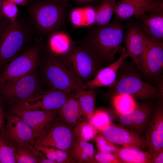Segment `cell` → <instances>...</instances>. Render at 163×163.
I'll list each match as a JSON object with an SVG mask.
<instances>
[{"instance_id": "obj_1", "label": "cell", "mask_w": 163, "mask_h": 163, "mask_svg": "<svg viewBox=\"0 0 163 163\" xmlns=\"http://www.w3.org/2000/svg\"><path fill=\"white\" fill-rule=\"evenodd\" d=\"M124 38L121 26L110 23L89 32L78 44L89 51L102 65L114 59Z\"/></svg>"}, {"instance_id": "obj_2", "label": "cell", "mask_w": 163, "mask_h": 163, "mask_svg": "<svg viewBox=\"0 0 163 163\" xmlns=\"http://www.w3.org/2000/svg\"><path fill=\"white\" fill-rule=\"evenodd\" d=\"M26 6L34 28L43 37L62 30L69 14L66 4L48 0H29Z\"/></svg>"}, {"instance_id": "obj_3", "label": "cell", "mask_w": 163, "mask_h": 163, "mask_svg": "<svg viewBox=\"0 0 163 163\" xmlns=\"http://www.w3.org/2000/svg\"><path fill=\"white\" fill-rule=\"evenodd\" d=\"M18 17L9 20L0 32V72L21 53L31 38L33 27Z\"/></svg>"}, {"instance_id": "obj_4", "label": "cell", "mask_w": 163, "mask_h": 163, "mask_svg": "<svg viewBox=\"0 0 163 163\" xmlns=\"http://www.w3.org/2000/svg\"><path fill=\"white\" fill-rule=\"evenodd\" d=\"M41 62L40 77L43 87L46 88L45 90H55L72 93L78 86L83 87L62 59L47 54Z\"/></svg>"}, {"instance_id": "obj_5", "label": "cell", "mask_w": 163, "mask_h": 163, "mask_svg": "<svg viewBox=\"0 0 163 163\" xmlns=\"http://www.w3.org/2000/svg\"><path fill=\"white\" fill-rule=\"evenodd\" d=\"M36 71L0 85V98L12 105L27 100L44 90Z\"/></svg>"}, {"instance_id": "obj_6", "label": "cell", "mask_w": 163, "mask_h": 163, "mask_svg": "<svg viewBox=\"0 0 163 163\" xmlns=\"http://www.w3.org/2000/svg\"><path fill=\"white\" fill-rule=\"evenodd\" d=\"M62 59L83 88L93 78L102 66L89 51L79 44H75Z\"/></svg>"}, {"instance_id": "obj_7", "label": "cell", "mask_w": 163, "mask_h": 163, "mask_svg": "<svg viewBox=\"0 0 163 163\" xmlns=\"http://www.w3.org/2000/svg\"><path fill=\"white\" fill-rule=\"evenodd\" d=\"M42 48L40 40L8 63L0 72V85L36 71L41 61Z\"/></svg>"}, {"instance_id": "obj_8", "label": "cell", "mask_w": 163, "mask_h": 163, "mask_svg": "<svg viewBox=\"0 0 163 163\" xmlns=\"http://www.w3.org/2000/svg\"><path fill=\"white\" fill-rule=\"evenodd\" d=\"M123 74L116 78L113 84L117 94L129 95L143 100L152 99L160 96V91L157 87L144 81L135 72Z\"/></svg>"}, {"instance_id": "obj_9", "label": "cell", "mask_w": 163, "mask_h": 163, "mask_svg": "<svg viewBox=\"0 0 163 163\" xmlns=\"http://www.w3.org/2000/svg\"><path fill=\"white\" fill-rule=\"evenodd\" d=\"M54 120L37 140L36 146L55 147L70 152L76 137L74 129L59 120L54 122Z\"/></svg>"}, {"instance_id": "obj_10", "label": "cell", "mask_w": 163, "mask_h": 163, "mask_svg": "<svg viewBox=\"0 0 163 163\" xmlns=\"http://www.w3.org/2000/svg\"><path fill=\"white\" fill-rule=\"evenodd\" d=\"M56 111L28 109L16 104L12 106L11 112L21 117L32 129L35 138H38L47 126L55 119Z\"/></svg>"}, {"instance_id": "obj_11", "label": "cell", "mask_w": 163, "mask_h": 163, "mask_svg": "<svg viewBox=\"0 0 163 163\" xmlns=\"http://www.w3.org/2000/svg\"><path fill=\"white\" fill-rule=\"evenodd\" d=\"M143 34L145 48L140 68L148 77L156 78L159 75L163 69V43L152 39Z\"/></svg>"}, {"instance_id": "obj_12", "label": "cell", "mask_w": 163, "mask_h": 163, "mask_svg": "<svg viewBox=\"0 0 163 163\" xmlns=\"http://www.w3.org/2000/svg\"><path fill=\"white\" fill-rule=\"evenodd\" d=\"M72 93L55 90H44L33 97L17 104L28 109L56 110L61 108Z\"/></svg>"}, {"instance_id": "obj_13", "label": "cell", "mask_w": 163, "mask_h": 163, "mask_svg": "<svg viewBox=\"0 0 163 163\" xmlns=\"http://www.w3.org/2000/svg\"><path fill=\"white\" fill-rule=\"evenodd\" d=\"M11 113L6 117L5 136L19 146L30 147V144L34 143L35 138L32 130L21 117Z\"/></svg>"}, {"instance_id": "obj_14", "label": "cell", "mask_w": 163, "mask_h": 163, "mask_svg": "<svg viewBox=\"0 0 163 163\" xmlns=\"http://www.w3.org/2000/svg\"><path fill=\"white\" fill-rule=\"evenodd\" d=\"M145 147L152 157L163 151V110L161 104L157 107L146 129Z\"/></svg>"}, {"instance_id": "obj_15", "label": "cell", "mask_w": 163, "mask_h": 163, "mask_svg": "<svg viewBox=\"0 0 163 163\" xmlns=\"http://www.w3.org/2000/svg\"><path fill=\"white\" fill-rule=\"evenodd\" d=\"M101 131V135L107 139L123 147L141 149L145 148L144 138L121 125L111 123Z\"/></svg>"}, {"instance_id": "obj_16", "label": "cell", "mask_w": 163, "mask_h": 163, "mask_svg": "<svg viewBox=\"0 0 163 163\" xmlns=\"http://www.w3.org/2000/svg\"><path fill=\"white\" fill-rule=\"evenodd\" d=\"M152 110V108L149 105L137 106L128 112L119 113V122L121 125L140 136L149 125Z\"/></svg>"}, {"instance_id": "obj_17", "label": "cell", "mask_w": 163, "mask_h": 163, "mask_svg": "<svg viewBox=\"0 0 163 163\" xmlns=\"http://www.w3.org/2000/svg\"><path fill=\"white\" fill-rule=\"evenodd\" d=\"M128 57L126 52L122 53L115 62L100 69L93 78L84 86L85 89H94L95 88L112 85L117 78L118 69L124 59Z\"/></svg>"}, {"instance_id": "obj_18", "label": "cell", "mask_w": 163, "mask_h": 163, "mask_svg": "<svg viewBox=\"0 0 163 163\" xmlns=\"http://www.w3.org/2000/svg\"><path fill=\"white\" fill-rule=\"evenodd\" d=\"M126 51L128 57L133 60L140 68L144 53L145 41L143 33L136 25L130 27L127 30L124 38Z\"/></svg>"}, {"instance_id": "obj_19", "label": "cell", "mask_w": 163, "mask_h": 163, "mask_svg": "<svg viewBox=\"0 0 163 163\" xmlns=\"http://www.w3.org/2000/svg\"><path fill=\"white\" fill-rule=\"evenodd\" d=\"M47 37V54L61 59L69 53L75 45L70 36L62 30L54 31Z\"/></svg>"}, {"instance_id": "obj_20", "label": "cell", "mask_w": 163, "mask_h": 163, "mask_svg": "<svg viewBox=\"0 0 163 163\" xmlns=\"http://www.w3.org/2000/svg\"><path fill=\"white\" fill-rule=\"evenodd\" d=\"M57 110L59 120L74 129L81 122V117L85 116L78 101L73 95Z\"/></svg>"}, {"instance_id": "obj_21", "label": "cell", "mask_w": 163, "mask_h": 163, "mask_svg": "<svg viewBox=\"0 0 163 163\" xmlns=\"http://www.w3.org/2000/svg\"><path fill=\"white\" fill-rule=\"evenodd\" d=\"M144 19L142 28L144 34L153 40L162 41L163 38V7L153 11Z\"/></svg>"}, {"instance_id": "obj_22", "label": "cell", "mask_w": 163, "mask_h": 163, "mask_svg": "<svg viewBox=\"0 0 163 163\" xmlns=\"http://www.w3.org/2000/svg\"><path fill=\"white\" fill-rule=\"evenodd\" d=\"M163 7L162 1H157L149 6H140L120 1L116 3L114 13L119 18L122 19L129 18L134 16L142 15L151 12Z\"/></svg>"}, {"instance_id": "obj_23", "label": "cell", "mask_w": 163, "mask_h": 163, "mask_svg": "<svg viewBox=\"0 0 163 163\" xmlns=\"http://www.w3.org/2000/svg\"><path fill=\"white\" fill-rule=\"evenodd\" d=\"M70 152L72 159L79 163H97L94 158L93 145L78 138H75Z\"/></svg>"}, {"instance_id": "obj_24", "label": "cell", "mask_w": 163, "mask_h": 163, "mask_svg": "<svg viewBox=\"0 0 163 163\" xmlns=\"http://www.w3.org/2000/svg\"><path fill=\"white\" fill-rule=\"evenodd\" d=\"M114 153L120 163H150L152 157L148 152L135 148H118Z\"/></svg>"}, {"instance_id": "obj_25", "label": "cell", "mask_w": 163, "mask_h": 163, "mask_svg": "<svg viewBox=\"0 0 163 163\" xmlns=\"http://www.w3.org/2000/svg\"><path fill=\"white\" fill-rule=\"evenodd\" d=\"M69 14L72 24L76 27L90 26L96 23L95 8L92 6L74 9Z\"/></svg>"}, {"instance_id": "obj_26", "label": "cell", "mask_w": 163, "mask_h": 163, "mask_svg": "<svg viewBox=\"0 0 163 163\" xmlns=\"http://www.w3.org/2000/svg\"><path fill=\"white\" fill-rule=\"evenodd\" d=\"M93 90H86L83 87L78 86L72 94L78 101L85 116L89 121L94 112L95 99Z\"/></svg>"}, {"instance_id": "obj_27", "label": "cell", "mask_w": 163, "mask_h": 163, "mask_svg": "<svg viewBox=\"0 0 163 163\" xmlns=\"http://www.w3.org/2000/svg\"><path fill=\"white\" fill-rule=\"evenodd\" d=\"M116 4L115 0H101L95 8V24L98 27H102L110 23Z\"/></svg>"}, {"instance_id": "obj_28", "label": "cell", "mask_w": 163, "mask_h": 163, "mask_svg": "<svg viewBox=\"0 0 163 163\" xmlns=\"http://www.w3.org/2000/svg\"><path fill=\"white\" fill-rule=\"evenodd\" d=\"M37 150L45 154L48 159L55 163H70L73 161L70 153L67 151L56 149L52 147L38 145L36 146Z\"/></svg>"}, {"instance_id": "obj_29", "label": "cell", "mask_w": 163, "mask_h": 163, "mask_svg": "<svg viewBox=\"0 0 163 163\" xmlns=\"http://www.w3.org/2000/svg\"><path fill=\"white\" fill-rule=\"evenodd\" d=\"M4 133L0 132V163H16L15 149Z\"/></svg>"}, {"instance_id": "obj_30", "label": "cell", "mask_w": 163, "mask_h": 163, "mask_svg": "<svg viewBox=\"0 0 163 163\" xmlns=\"http://www.w3.org/2000/svg\"><path fill=\"white\" fill-rule=\"evenodd\" d=\"M113 104L120 114L128 112L137 106L134 98L130 96L124 94H117L114 98Z\"/></svg>"}, {"instance_id": "obj_31", "label": "cell", "mask_w": 163, "mask_h": 163, "mask_svg": "<svg viewBox=\"0 0 163 163\" xmlns=\"http://www.w3.org/2000/svg\"><path fill=\"white\" fill-rule=\"evenodd\" d=\"M75 137L86 141L93 139L97 133V129L90 122H80L74 129Z\"/></svg>"}, {"instance_id": "obj_32", "label": "cell", "mask_w": 163, "mask_h": 163, "mask_svg": "<svg viewBox=\"0 0 163 163\" xmlns=\"http://www.w3.org/2000/svg\"><path fill=\"white\" fill-rule=\"evenodd\" d=\"M25 147L19 146L15 149V158L16 163H40V158L35 153L25 148Z\"/></svg>"}, {"instance_id": "obj_33", "label": "cell", "mask_w": 163, "mask_h": 163, "mask_svg": "<svg viewBox=\"0 0 163 163\" xmlns=\"http://www.w3.org/2000/svg\"><path fill=\"white\" fill-rule=\"evenodd\" d=\"M90 123L97 129L101 131L107 127L111 123L108 114L105 111L101 110L94 112Z\"/></svg>"}, {"instance_id": "obj_34", "label": "cell", "mask_w": 163, "mask_h": 163, "mask_svg": "<svg viewBox=\"0 0 163 163\" xmlns=\"http://www.w3.org/2000/svg\"><path fill=\"white\" fill-rule=\"evenodd\" d=\"M2 11L4 17L9 20L18 17V10L17 5L8 0H2Z\"/></svg>"}, {"instance_id": "obj_35", "label": "cell", "mask_w": 163, "mask_h": 163, "mask_svg": "<svg viewBox=\"0 0 163 163\" xmlns=\"http://www.w3.org/2000/svg\"><path fill=\"white\" fill-rule=\"evenodd\" d=\"M95 141L97 148L101 152H114L118 148L114 143L107 139L102 135L97 136Z\"/></svg>"}, {"instance_id": "obj_36", "label": "cell", "mask_w": 163, "mask_h": 163, "mask_svg": "<svg viewBox=\"0 0 163 163\" xmlns=\"http://www.w3.org/2000/svg\"><path fill=\"white\" fill-rule=\"evenodd\" d=\"M94 158L97 162L101 163H120L115 154L111 153L99 152L95 155Z\"/></svg>"}, {"instance_id": "obj_37", "label": "cell", "mask_w": 163, "mask_h": 163, "mask_svg": "<svg viewBox=\"0 0 163 163\" xmlns=\"http://www.w3.org/2000/svg\"><path fill=\"white\" fill-rule=\"evenodd\" d=\"M5 105L0 98V132L3 133H4L5 131Z\"/></svg>"}, {"instance_id": "obj_38", "label": "cell", "mask_w": 163, "mask_h": 163, "mask_svg": "<svg viewBox=\"0 0 163 163\" xmlns=\"http://www.w3.org/2000/svg\"><path fill=\"white\" fill-rule=\"evenodd\" d=\"M130 4L138 6H146L152 5L157 1L154 0H120Z\"/></svg>"}, {"instance_id": "obj_39", "label": "cell", "mask_w": 163, "mask_h": 163, "mask_svg": "<svg viewBox=\"0 0 163 163\" xmlns=\"http://www.w3.org/2000/svg\"><path fill=\"white\" fill-rule=\"evenodd\" d=\"M163 151H162L153 157H152L150 163H163Z\"/></svg>"}, {"instance_id": "obj_40", "label": "cell", "mask_w": 163, "mask_h": 163, "mask_svg": "<svg viewBox=\"0 0 163 163\" xmlns=\"http://www.w3.org/2000/svg\"><path fill=\"white\" fill-rule=\"evenodd\" d=\"M72 1L80 5H87L92 3L98 0H71Z\"/></svg>"}, {"instance_id": "obj_41", "label": "cell", "mask_w": 163, "mask_h": 163, "mask_svg": "<svg viewBox=\"0 0 163 163\" xmlns=\"http://www.w3.org/2000/svg\"><path fill=\"white\" fill-rule=\"evenodd\" d=\"M8 1L21 6H26L29 0H8Z\"/></svg>"}, {"instance_id": "obj_42", "label": "cell", "mask_w": 163, "mask_h": 163, "mask_svg": "<svg viewBox=\"0 0 163 163\" xmlns=\"http://www.w3.org/2000/svg\"><path fill=\"white\" fill-rule=\"evenodd\" d=\"M40 158V163H55V162L47 158L44 157L41 154L39 153Z\"/></svg>"}, {"instance_id": "obj_43", "label": "cell", "mask_w": 163, "mask_h": 163, "mask_svg": "<svg viewBox=\"0 0 163 163\" xmlns=\"http://www.w3.org/2000/svg\"><path fill=\"white\" fill-rule=\"evenodd\" d=\"M2 0H0V22L2 21L4 18H5L4 17L2 12Z\"/></svg>"}, {"instance_id": "obj_44", "label": "cell", "mask_w": 163, "mask_h": 163, "mask_svg": "<svg viewBox=\"0 0 163 163\" xmlns=\"http://www.w3.org/2000/svg\"><path fill=\"white\" fill-rule=\"evenodd\" d=\"M52 2H57L59 3L66 4L67 3V2L69 0H48Z\"/></svg>"}]
</instances>
